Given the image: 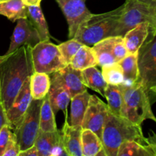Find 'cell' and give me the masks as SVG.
<instances>
[{
	"label": "cell",
	"instance_id": "1",
	"mask_svg": "<svg viewBox=\"0 0 156 156\" xmlns=\"http://www.w3.org/2000/svg\"><path fill=\"white\" fill-rule=\"evenodd\" d=\"M31 47L24 45L11 54L0 56V100L5 111L24 82L34 72Z\"/></svg>",
	"mask_w": 156,
	"mask_h": 156
},
{
	"label": "cell",
	"instance_id": "2",
	"mask_svg": "<svg viewBox=\"0 0 156 156\" xmlns=\"http://www.w3.org/2000/svg\"><path fill=\"white\" fill-rule=\"evenodd\" d=\"M142 126L113 114L109 110L104 124L101 141L107 156H117L120 145L127 140H136L146 144Z\"/></svg>",
	"mask_w": 156,
	"mask_h": 156
},
{
	"label": "cell",
	"instance_id": "3",
	"mask_svg": "<svg viewBox=\"0 0 156 156\" xmlns=\"http://www.w3.org/2000/svg\"><path fill=\"white\" fill-rule=\"evenodd\" d=\"M123 9L124 5H122L111 12L91 14L81 23L73 38L85 45L92 47L101 40L113 36Z\"/></svg>",
	"mask_w": 156,
	"mask_h": 156
},
{
	"label": "cell",
	"instance_id": "4",
	"mask_svg": "<svg viewBox=\"0 0 156 156\" xmlns=\"http://www.w3.org/2000/svg\"><path fill=\"white\" fill-rule=\"evenodd\" d=\"M123 92V105L120 116L135 124L142 126L147 119L156 122V117L152 111L149 91L141 82L121 84Z\"/></svg>",
	"mask_w": 156,
	"mask_h": 156
},
{
	"label": "cell",
	"instance_id": "5",
	"mask_svg": "<svg viewBox=\"0 0 156 156\" xmlns=\"http://www.w3.org/2000/svg\"><path fill=\"white\" fill-rule=\"evenodd\" d=\"M42 101L43 99H33L24 115L14 128L13 132L21 152L34 145L40 130V114Z\"/></svg>",
	"mask_w": 156,
	"mask_h": 156
},
{
	"label": "cell",
	"instance_id": "6",
	"mask_svg": "<svg viewBox=\"0 0 156 156\" xmlns=\"http://www.w3.org/2000/svg\"><path fill=\"white\" fill-rule=\"evenodd\" d=\"M34 70L50 75L66 66L58 46L49 41H41L31 47Z\"/></svg>",
	"mask_w": 156,
	"mask_h": 156
},
{
	"label": "cell",
	"instance_id": "7",
	"mask_svg": "<svg viewBox=\"0 0 156 156\" xmlns=\"http://www.w3.org/2000/svg\"><path fill=\"white\" fill-rule=\"evenodd\" d=\"M138 82L149 91L151 88L156 85V34L152 33L150 30L138 50Z\"/></svg>",
	"mask_w": 156,
	"mask_h": 156
},
{
	"label": "cell",
	"instance_id": "8",
	"mask_svg": "<svg viewBox=\"0 0 156 156\" xmlns=\"http://www.w3.org/2000/svg\"><path fill=\"white\" fill-rule=\"evenodd\" d=\"M124 9L119 19L113 36L123 37L137 24L149 21V4L148 0H126Z\"/></svg>",
	"mask_w": 156,
	"mask_h": 156
},
{
	"label": "cell",
	"instance_id": "9",
	"mask_svg": "<svg viewBox=\"0 0 156 156\" xmlns=\"http://www.w3.org/2000/svg\"><path fill=\"white\" fill-rule=\"evenodd\" d=\"M109 108L98 97L91 94L88 108L82 123V129H88L95 133L101 140L102 129L108 116Z\"/></svg>",
	"mask_w": 156,
	"mask_h": 156
},
{
	"label": "cell",
	"instance_id": "10",
	"mask_svg": "<svg viewBox=\"0 0 156 156\" xmlns=\"http://www.w3.org/2000/svg\"><path fill=\"white\" fill-rule=\"evenodd\" d=\"M86 0H56L68 22L69 37H74L79 25L91 15L85 5Z\"/></svg>",
	"mask_w": 156,
	"mask_h": 156
},
{
	"label": "cell",
	"instance_id": "11",
	"mask_svg": "<svg viewBox=\"0 0 156 156\" xmlns=\"http://www.w3.org/2000/svg\"><path fill=\"white\" fill-rule=\"evenodd\" d=\"M41 41L37 32L34 28L33 25L27 18H19L17 20L12 36L11 37L9 50L5 55H9L24 45L34 47Z\"/></svg>",
	"mask_w": 156,
	"mask_h": 156
},
{
	"label": "cell",
	"instance_id": "12",
	"mask_svg": "<svg viewBox=\"0 0 156 156\" xmlns=\"http://www.w3.org/2000/svg\"><path fill=\"white\" fill-rule=\"evenodd\" d=\"M32 100L33 98L30 92V78H28L23 84L9 109L6 111L9 126L12 130L24 115Z\"/></svg>",
	"mask_w": 156,
	"mask_h": 156
},
{
	"label": "cell",
	"instance_id": "13",
	"mask_svg": "<svg viewBox=\"0 0 156 156\" xmlns=\"http://www.w3.org/2000/svg\"><path fill=\"white\" fill-rule=\"evenodd\" d=\"M39 156H68L64 149L60 130L44 132L40 129L34 142Z\"/></svg>",
	"mask_w": 156,
	"mask_h": 156
},
{
	"label": "cell",
	"instance_id": "14",
	"mask_svg": "<svg viewBox=\"0 0 156 156\" xmlns=\"http://www.w3.org/2000/svg\"><path fill=\"white\" fill-rule=\"evenodd\" d=\"M50 75H52L50 77V88L47 94L51 108L55 114L59 111H62L65 117H66L67 108L71 100V96L57 73L56 72Z\"/></svg>",
	"mask_w": 156,
	"mask_h": 156
},
{
	"label": "cell",
	"instance_id": "15",
	"mask_svg": "<svg viewBox=\"0 0 156 156\" xmlns=\"http://www.w3.org/2000/svg\"><path fill=\"white\" fill-rule=\"evenodd\" d=\"M82 126H72L65 117V122L60 130L62 146L68 156H82Z\"/></svg>",
	"mask_w": 156,
	"mask_h": 156
},
{
	"label": "cell",
	"instance_id": "16",
	"mask_svg": "<svg viewBox=\"0 0 156 156\" xmlns=\"http://www.w3.org/2000/svg\"><path fill=\"white\" fill-rule=\"evenodd\" d=\"M56 73L69 92L71 98L76 94L87 91V87L83 83L82 71L74 69L70 64L66 65Z\"/></svg>",
	"mask_w": 156,
	"mask_h": 156
},
{
	"label": "cell",
	"instance_id": "17",
	"mask_svg": "<svg viewBox=\"0 0 156 156\" xmlns=\"http://www.w3.org/2000/svg\"><path fill=\"white\" fill-rule=\"evenodd\" d=\"M149 30V23L148 21H144L137 24L136 27L125 34L123 37V42L129 54L138 52L140 47L147 38Z\"/></svg>",
	"mask_w": 156,
	"mask_h": 156
},
{
	"label": "cell",
	"instance_id": "18",
	"mask_svg": "<svg viewBox=\"0 0 156 156\" xmlns=\"http://www.w3.org/2000/svg\"><path fill=\"white\" fill-rule=\"evenodd\" d=\"M81 141L82 156H107L101 140L93 131L82 129Z\"/></svg>",
	"mask_w": 156,
	"mask_h": 156
},
{
	"label": "cell",
	"instance_id": "19",
	"mask_svg": "<svg viewBox=\"0 0 156 156\" xmlns=\"http://www.w3.org/2000/svg\"><path fill=\"white\" fill-rule=\"evenodd\" d=\"M91 94L85 91L72 98L70 107V124L72 126H82L85 111L88 108Z\"/></svg>",
	"mask_w": 156,
	"mask_h": 156
},
{
	"label": "cell",
	"instance_id": "20",
	"mask_svg": "<svg viewBox=\"0 0 156 156\" xmlns=\"http://www.w3.org/2000/svg\"><path fill=\"white\" fill-rule=\"evenodd\" d=\"M27 18L37 32L41 41H50V34L48 26L41 5L27 6Z\"/></svg>",
	"mask_w": 156,
	"mask_h": 156
},
{
	"label": "cell",
	"instance_id": "21",
	"mask_svg": "<svg viewBox=\"0 0 156 156\" xmlns=\"http://www.w3.org/2000/svg\"><path fill=\"white\" fill-rule=\"evenodd\" d=\"M82 76L84 85L87 88H90L105 97V90L108 84L104 79L101 72L95 66H92L82 70Z\"/></svg>",
	"mask_w": 156,
	"mask_h": 156
},
{
	"label": "cell",
	"instance_id": "22",
	"mask_svg": "<svg viewBox=\"0 0 156 156\" xmlns=\"http://www.w3.org/2000/svg\"><path fill=\"white\" fill-rule=\"evenodd\" d=\"M113 36L105 38L92 46V50L100 67L117 62L113 54Z\"/></svg>",
	"mask_w": 156,
	"mask_h": 156
},
{
	"label": "cell",
	"instance_id": "23",
	"mask_svg": "<svg viewBox=\"0 0 156 156\" xmlns=\"http://www.w3.org/2000/svg\"><path fill=\"white\" fill-rule=\"evenodd\" d=\"M0 15L12 22L19 18H27V5L22 0H8L0 2Z\"/></svg>",
	"mask_w": 156,
	"mask_h": 156
},
{
	"label": "cell",
	"instance_id": "24",
	"mask_svg": "<svg viewBox=\"0 0 156 156\" xmlns=\"http://www.w3.org/2000/svg\"><path fill=\"white\" fill-rule=\"evenodd\" d=\"M30 92L33 99L41 100L47 95L50 88V77L47 73L34 72L30 77Z\"/></svg>",
	"mask_w": 156,
	"mask_h": 156
},
{
	"label": "cell",
	"instance_id": "25",
	"mask_svg": "<svg viewBox=\"0 0 156 156\" xmlns=\"http://www.w3.org/2000/svg\"><path fill=\"white\" fill-rule=\"evenodd\" d=\"M70 65L74 69L80 71L89 67L98 66L97 59L92 47L85 44L82 46L73 56Z\"/></svg>",
	"mask_w": 156,
	"mask_h": 156
},
{
	"label": "cell",
	"instance_id": "26",
	"mask_svg": "<svg viewBox=\"0 0 156 156\" xmlns=\"http://www.w3.org/2000/svg\"><path fill=\"white\" fill-rule=\"evenodd\" d=\"M40 129L44 132H56L58 130L55 114L50 105L48 94L42 101L40 114Z\"/></svg>",
	"mask_w": 156,
	"mask_h": 156
},
{
	"label": "cell",
	"instance_id": "27",
	"mask_svg": "<svg viewBox=\"0 0 156 156\" xmlns=\"http://www.w3.org/2000/svg\"><path fill=\"white\" fill-rule=\"evenodd\" d=\"M118 63L123 72L124 82L134 83L139 81L138 52L132 54H128Z\"/></svg>",
	"mask_w": 156,
	"mask_h": 156
},
{
	"label": "cell",
	"instance_id": "28",
	"mask_svg": "<svg viewBox=\"0 0 156 156\" xmlns=\"http://www.w3.org/2000/svg\"><path fill=\"white\" fill-rule=\"evenodd\" d=\"M109 110L116 115L120 116L123 105V92L120 85H108L105 93Z\"/></svg>",
	"mask_w": 156,
	"mask_h": 156
},
{
	"label": "cell",
	"instance_id": "29",
	"mask_svg": "<svg viewBox=\"0 0 156 156\" xmlns=\"http://www.w3.org/2000/svg\"><path fill=\"white\" fill-rule=\"evenodd\" d=\"M117 156H153L146 144L136 140H127L122 143Z\"/></svg>",
	"mask_w": 156,
	"mask_h": 156
},
{
	"label": "cell",
	"instance_id": "30",
	"mask_svg": "<svg viewBox=\"0 0 156 156\" xmlns=\"http://www.w3.org/2000/svg\"><path fill=\"white\" fill-rule=\"evenodd\" d=\"M101 68L102 76L108 85H120L124 82L123 69L118 62L105 65Z\"/></svg>",
	"mask_w": 156,
	"mask_h": 156
},
{
	"label": "cell",
	"instance_id": "31",
	"mask_svg": "<svg viewBox=\"0 0 156 156\" xmlns=\"http://www.w3.org/2000/svg\"><path fill=\"white\" fill-rule=\"evenodd\" d=\"M83 45V44L78 41L75 38H71L69 41L62 43L58 46V48H59V52L62 55V59H63L64 62H66V65L70 64L73 56L77 53L79 48Z\"/></svg>",
	"mask_w": 156,
	"mask_h": 156
},
{
	"label": "cell",
	"instance_id": "32",
	"mask_svg": "<svg viewBox=\"0 0 156 156\" xmlns=\"http://www.w3.org/2000/svg\"><path fill=\"white\" fill-rule=\"evenodd\" d=\"M112 47L113 54H114V56L117 62L123 59L125 56L129 54L126 47H125L123 37L113 36Z\"/></svg>",
	"mask_w": 156,
	"mask_h": 156
},
{
	"label": "cell",
	"instance_id": "33",
	"mask_svg": "<svg viewBox=\"0 0 156 156\" xmlns=\"http://www.w3.org/2000/svg\"><path fill=\"white\" fill-rule=\"evenodd\" d=\"M20 152H21L20 146L16 140V136L12 130L7 146L3 153V156H18Z\"/></svg>",
	"mask_w": 156,
	"mask_h": 156
},
{
	"label": "cell",
	"instance_id": "34",
	"mask_svg": "<svg viewBox=\"0 0 156 156\" xmlns=\"http://www.w3.org/2000/svg\"><path fill=\"white\" fill-rule=\"evenodd\" d=\"M12 132V129L9 124L3 126L0 130V156H3Z\"/></svg>",
	"mask_w": 156,
	"mask_h": 156
},
{
	"label": "cell",
	"instance_id": "35",
	"mask_svg": "<svg viewBox=\"0 0 156 156\" xmlns=\"http://www.w3.org/2000/svg\"><path fill=\"white\" fill-rule=\"evenodd\" d=\"M149 4V26L150 31L156 34V0H148Z\"/></svg>",
	"mask_w": 156,
	"mask_h": 156
},
{
	"label": "cell",
	"instance_id": "36",
	"mask_svg": "<svg viewBox=\"0 0 156 156\" xmlns=\"http://www.w3.org/2000/svg\"><path fill=\"white\" fill-rule=\"evenodd\" d=\"M145 143L152 155L156 156V134L152 133V135L149 136L148 138H145Z\"/></svg>",
	"mask_w": 156,
	"mask_h": 156
},
{
	"label": "cell",
	"instance_id": "37",
	"mask_svg": "<svg viewBox=\"0 0 156 156\" xmlns=\"http://www.w3.org/2000/svg\"><path fill=\"white\" fill-rule=\"evenodd\" d=\"M5 124L9 125V123L7 118V115H6V111L4 109V107L2 104L1 100H0V130L2 128V126Z\"/></svg>",
	"mask_w": 156,
	"mask_h": 156
},
{
	"label": "cell",
	"instance_id": "38",
	"mask_svg": "<svg viewBox=\"0 0 156 156\" xmlns=\"http://www.w3.org/2000/svg\"><path fill=\"white\" fill-rule=\"evenodd\" d=\"M18 156H39V154H38L36 146L34 145V146L28 148L26 150L20 152L19 155Z\"/></svg>",
	"mask_w": 156,
	"mask_h": 156
},
{
	"label": "cell",
	"instance_id": "39",
	"mask_svg": "<svg viewBox=\"0 0 156 156\" xmlns=\"http://www.w3.org/2000/svg\"><path fill=\"white\" fill-rule=\"evenodd\" d=\"M42 0H22L23 2L26 5H41V2Z\"/></svg>",
	"mask_w": 156,
	"mask_h": 156
},
{
	"label": "cell",
	"instance_id": "40",
	"mask_svg": "<svg viewBox=\"0 0 156 156\" xmlns=\"http://www.w3.org/2000/svg\"><path fill=\"white\" fill-rule=\"evenodd\" d=\"M149 92H152V93H154V94H156V85L155 86L152 87V88H151Z\"/></svg>",
	"mask_w": 156,
	"mask_h": 156
},
{
	"label": "cell",
	"instance_id": "41",
	"mask_svg": "<svg viewBox=\"0 0 156 156\" xmlns=\"http://www.w3.org/2000/svg\"><path fill=\"white\" fill-rule=\"evenodd\" d=\"M5 1H8V0H0V2H5Z\"/></svg>",
	"mask_w": 156,
	"mask_h": 156
}]
</instances>
